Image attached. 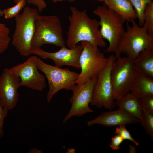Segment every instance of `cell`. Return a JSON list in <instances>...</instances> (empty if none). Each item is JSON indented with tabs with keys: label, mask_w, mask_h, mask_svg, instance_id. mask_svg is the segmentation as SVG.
Returning <instances> with one entry per match:
<instances>
[{
	"label": "cell",
	"mask_w": 153,
	"mask_h": 153,
	"mask_svg": "<svg viewBox=\"0 0 153 153\" xmlns=\"http://www.w3.org/2000/svg\"><path fill=\"white\" fill-rule=\"evenodd\" d=\"M139 98L140 107L144 113H153V96H144Z\"/></svg>",
	"instance_id": "obj_24"
},
{
	"label": "cell",
	"mask_w": 153,
	"mask_h": 153,
	"mask_svg": "<svg viewBox=\"0 0 153 153\" xmlns=\"http://www.w3.org/2000/svg\"><path fill=\"white\" fill-rule=\"evenodd\" d=\"M104 2L108 8L120 15L126 22L137 18L133 5L128 0H105Z\"/></svg>",
	"instance_id": "obj_17"
},
{
	"label": "cell",
	"mask_w": 153,
	"mask_h": 153,
	"mask_svg": "<svg viewBox=\"0 0 153 153\" xmlns=\"http://www.w3.org/2000/svg\"><path fill=\"white\" fill-rule=\"evenodd\" d=\"M124 140L121 136L116 135L115 136L111 138L109 146L114 150H118L120 149V146Z\"/></svg>",
	"instance_id": "obj_28"
},
{
	"label": "cell",
	"mask_w": 153,
	"mask_h": 153,
	"mask_svg": "<svg viewBox=\"0 0 153 153\" xmlns=\"http://www.w3.org/2000/svg\"><path fill=\"white\" fill-rule=\"evenodd\" d=\"M130 91L139 98L153 96V77L138 72Z\"/></svg>",
	"instance_id": "obj_16"
},
{
	"label": "cell",
	"mask_w": 153,
	"mask_h": 153,
	"mask_svg": "<svg viewBox=\"0 0 153 153\" xmlns=\"http://www.w3.org/2000/svg\"><path fill=\"white\" fill-rule=\"evenodd\" d=\"M8 110L4 108L0 100V138H2L4 135L3 124L4 120L6 117Z\"/></svg>",
	"instance_id": "obj_27"
},
{
	"label": "cell",
	"mask_w": 153,
	"mask_h": 153,
	"mask_svg": "<svg viewBox=\"0 0 153 153\" xmlns=\"http://www.w3.org/2000/svg\"><path fill=\"white\" fill-rule=\"evenodd\" d=\"M129 152L130 153H136V147L132 145H129Z\"/></svg>",
	"instance_id": "obj_30"
},
{
	"label": "cell",
	"mask_w": 153,
	"mask_h": 153,
	"mask_svg": "<svg viewBox=\"0 0 153 153\" xmlns=\"http://www.w3.org/2000/svg\"><path fill=\"white\" fill-rule=\"evenodd\" d=\"M115 60L114 55L109 56L107 65L97 76L90 104L98 108L103 107L110 110L116 105L110 77L111 70Z\"/></svg>",
	"instance_id": "obj_9"
},
{
	"label": "cell",
	"mask_w": 153,
	"mask_h": 153,
	"mask_svg": "<svg viewBox=\"0 0 153 153\" xmlns=\"http://www.w3.org/2000/svg\"><path fill=\"white\" fill-rule=\"evenodd\" d=\"M28 152L29 153H43L41 150L38 149L36 148H31Z\"/></svg>",
	"instance_id": "obj_29"
},
{
	"label": "cell",
	"mask_w": 153,
	"mask_h": 153,
	"mask_svg": "<svg viewBox=\"0 0 153 153\" xmlns=\"http://www.w3.org/2000/svg\"><path fill=\"white\" fill-rule=\"evenodd\" d=\"M144 26L146 27L148 33L153 36V2L152 1L146 5L144 14Z\"/></svg>",
	"instance_id": "obj_20"
},
{
	"label": "cell",
	"mask_w": 153,
	"mask_h": 153,
	"mask_svg": "<svg viewBox=\"0 0 153 153\" xmlns=\"http://www.w3.org/2000/svg\"><path fill=\"white\" fill-rule=\"evenodd\" d=\"M75 0H52L53 2L54 3L66 1H68L70 2H72L74 1Z\"/></svg>",
	"instance_id": "obj_31"
},
{
	"label": "cell",
	"mask_w": 153,
	"mask_h": 153,
	"mask_svg": "<svg viewBox=\"0 0 153 153\" xmlns=\"http://www.w3.org/2000/svg\"><path fill=\"white\" fill-rule=\"evenodd\" d=\"M93 12L99 18L101 34L109 42L105 52L115 53L125 33L124 25L126 21L104 4L97 6Z\"/></svg>",
	"instance_id": "obj_4"
},
{
	"label": "cell",
	"mask_w": 153,
	"mask_h": 153,
	"mask_svg": "<svg viewBox=\"0 0 153 153\" xmlns=\"http://www.w3.org/2000/svg\"><path fill=\"white\" fill-rule=\"evenodd\" d=\"M61 47L65 42L60 18L55 15H39L37 18L33 50L41 48L45 44Z\"/></svg>",
	"instance_id": "obj_5"
},
{
	"label": "cell",
	"mask_w": 153,
	"mask_h": 153,
	"mask_svg": "<svg viewBox=\"0 0 153 153\" xmlns=\"http://www.w3.org/2000/svg\"><path fill=\"white\" fill-rule=\"evenodd\" d=\"M97 76L81 84L75 85L71 91L73 94L69 99L71 107L68 113L63 120L65 123L72 117H80L94 111L89 106L92 100L94 87Z\"/></svg>",
	"instance_id": "obj_10"
},
{
	"label": "cell",
	"mask_w": 153,
	"mask_h": 153,
	"mask_svg": "<svg viewBox=\"0 0 153 153\" xmlns=\"http://www.w3.org/2000/svg\"><path fill=\"white\" fill-rule=\"evenodd\" d=\"M3 16V10L0 9V16Z\"/></svg>",
	"instance_id": "obj_32"
},
{
	"label": "cell",
	"mask_w": 153,
	"mask_h": 153,
	"mask_svg": "<svg viewBox=\"0 0 153 153\" xmlns=\"http://www.w3.org/2000/svg\"><path fill=\"white\" fill-rule=\"evenodd\" d=\"M70 8L71 14L68 17L69 25L66 42L68 48L74 47L82 41L105 47L106 43L99 29V21L90 18L86 10L80 11L74 6Z\"/></svg>",
	"instance_id": "obj_1"
},
{
	"label": "cell",
	"mask_w": 153,
	"mask_h": 153,
	"mask_svg": "<svg viewBox=\"0 0 153 153\" xmlns=\"http://www.w3.org/2000/svg\"><path fill=\"white\" fill-rule=\"evenodd\" d=\"M137 72L130 58L120 56L115 60L111 70L110 77L115 100L129 92Z\"/></svg>",
	"instance_id": "obj_7"
},
{
	"label": "cell",
	"mask_w": 153,
	"mask_h": 153,
	"mask_svg": "<svg viewBox=\"0 0 153 153\" xmlns=\"http://www.w3.org/2000/svg\"><path fill=\"white\" fill-rule=\"evenodd\" d=\"M39 12L37 9L26 6L22 13L15 17V27L12 44L21 56H27L32 54V42Z\"/></svg>",
	"instance_id": "obj_2"
},
{
	"label": "cell",
	"mask_w": 153,
	"mask_h": 153,
	"mask_svg": "<svg viewBox=\"0 0 153 153\" xmlns=\"http://www.w3.org/2000/svg\"><path fill=\"white\" fill-rule=\"evenodd\" d=\"M9 33V28L0 23V54L4 52L8 47L10 41Z\"/></svg>",
	"instance_id": "obj_21"
},
{
	"label": "cell",
	"mask_w": 153,
	"mask_h": 153,
	"mask_svg": "<svg viewBox=\"0 0 153 153\" xmlns=\"http://www.w3.org/2000/svg\"><path fill=\"white\" fill-rule=\"evenodd\" d=\"M98 1H105V0H98Z\"/></svg>",
	"instance_id": "obj_33"
},
{
	"label": "cell",
	"mask_w": 153,
	"mask_h": 153,
	"mask_svg": "<svg viewBox=\"0 0 153 153\" xmlns=\"http://www.w3.org/2000/svg\"><path fill=\"white\" fill-rule=\"evenodd\" d=\"M140 123L138 119L133 117L120 109L103 112L93 120L87 122L88 126L95 124L106 127H111Z\"/></svg>",
	"instance_id": "obj_14"
},
{
	"label": "cell",
	"mask_w": 153,
	"mask_h": 153,
	"mask_svg": "<svg viewBox=\"0 0 153 153\" xmlns=\"http://www.w3.org/2000/svg\"><path fill=\"white\" fill-rule=\"evenodd\" d=\"M116 105L133 117L141 120L143 112L140 107L139 98L131 92L127 93L116 101Z\"/></svg>",
	"instance_id": "obj_15"
},
{
	"label": "cell",
	"mask_w": 153,
	"mask_h": 153,
	"mask_svg": "<svg viewBox=\"0 0 153 153\" xmlns=\"http://www.w3.org/2000/svg\"><path fill=\"white\" fill-rule=\"evenodd\" d=\"M131 22L132 26L127 22L126 30L115 53V60L123 53L133 61L142 50L153 48V36L148 33L144 26H139L135 20L133 19Z\"/></svg>",
	"instance_id": "obj_3"
},
{
	"label": "cell",
	"mask_w": 153,
	"mask_h": 153,
	"mask_svg": "<svg viewBox=\"0 0 153 153\" xmlns=\"http://www.w3.org/2000/svg\"><path fill=\"white\" fill-rule=\"evenodd\" d=\"M37 63L39 69L44 74L48 81V103L50 102L54 95L60 90H71L76 84L79 74L67 68L62 69L47 64L38 57Z\"/></svg>",
	"instance_id": "obj_6"
},
{
	"label": "cell",
	"mask_w": 153,
	"mask_h": 153,
	"mask_svg": "<svg viewBox=\"0 0 153 153\" xmlns=\"http://www.w3.org/2000/svg\"><path fill=\"white\" fill-rule=\"evenodd\" d=\"M82 49L81 44L72 48H68L64 46L55 52H48L39 48L33 50L32 54L44 60H52L55 66L59 67L67 65L80 69L79 58Z\"/></svg>",
	"instance_id": "obj_13"
},
{
	"label": "cell",
	"mask_w": 153,
	"mask_h": 153,
	"mask_svg": "<svg viewBox=\"0 0 153 153\" xmlns=\"http://www.w3.org/2000/svg\"><path fill=\"white\" fill-rule=\"evenodd\" d=\"M140 123L146 132L153 139V113H146L143 114Z\"/></svg>",
	"instance_id": "obj_23"
},
{
	"label": "cell",
	"mask_w": 153,
	"mask_h": 153,
	"mask_svg": "<svg viewBox=\"0 0 153 153\" xmlns=\"http://www.w3.org/2000/svg\"><path fill=\"white\" fill-rule=\"evenodd\" d=\"M37 58L35 55L30 56L26 61L9 69L12 73L20 78L21 86L41 91L46 87V78L38 71Z\"/></svg>",
	"instance_id": "obj_11"
},
{
	"label": "cell",
	"mask_w": 153,
	"mask_h": 153,
	"mask_svg": "<svg viewBox=\"0 0 153 153\" xmlns=\"http://www.w3.org/2000/svg\"><path fill=\"white\" fill-rule=\"evenodd\" d=\"M22 0H13L16 3ZM26 2L29 4L34 5L37 8L39 12H42L46 6V4L44 0H26Z\"/></svg>",
	"instance_id": "obj_26"
},
{
	"label": "cell",
	"mask_w": 153,
	"mask_h": 153,
	"mask_svg": "<svg viewBox=\"0 0 153 153\" xmlns=\"http://www.w3.org/2000/svg\"><path fill=\"white\" fill-rule=\"evenodd\" d=\"M131 3L136 12L140 27L144 23V14L147 4L152 0H128Z\"/></svg>",
	"instance_id": "obj_19"
},
{
	"label": "cell",
	"mask_w": 153,
	"mask_h": 153,
	"mask_svg": "<svg viewBox=\"0 0 153 153\" xmlns=\"http://www.w3.org/2000/svg\"><path fill=\"white\" fill-rule=\"evenodd\" d=\"M133 61L138 72L153 77V48L142 50Z\"/></svg>",
	"instance_id": "obj_18"
},
{
	"label": "cell",
	"mask_w": 153,
	"mask_h": 153,
	"mask_svg": "<svg viewBox=\"0 0 153 153\" xmlns=\"http://www.w3.org/2000/svg\"><path fill=\"white\" fill-rule=\"evenodd\" d=\"M126 125L122 124L118 126L115 132V135L121 136L124 140H128L133 142L136 146L139 145V143L132 137L129 131L126 128Z\"/></svg>",
	"instance_id": "obj_25"
},
{
	"label": "cell",
	"mask_w": 153,
	"mask_h": 153,
	"mask_svg": "<svg viewBox=\"0 0 153 153\" xmlns=\"http://www.w3.org/2000/svg\"><path fill=\"white\" fill-rule=\"evenodd\" d=\"M82 49L79 58L81 71L76 84L83 83L96 77L107 64L106 58L98 46L86 41L81 42Z\"/></svg>",
	"instance_id": "obj_8"
},
{
	"label": "cell",
	"mask_w": 153,
	"mask_h": 153,
	"mask_svg": "<svg viewBox=\"0 0 153 153\" xmlns=\"http://www.w3.org/2000/svg\"><path fill=\"white\" fill-rule=\"evenodd\" d=\"M26 0H22L14 6L3 10V16L6 19L15 17L18 15L21 10L26 5Z\"/></svg>",
	"instance_id": "obj_22"
},
{
	"label": "cell",
	"mask_w": 153,
	"mask_h": 153,
	"mask_svg": "<svg viewBox=\"0 0 153 153\" xmlns=\"http://www.w3.org/2000/svg\"><path fill=\"white\" fill-rule=\"evenodd\" d=\"M21 86L20 78L4 69L0 76V100L3 107L8 110L14 108L19 100L18 88Z\"/></svg>",
	"instance_id": "obj_12"
}]
</instances>
